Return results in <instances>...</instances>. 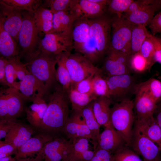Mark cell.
I'll list each match as a JSON object with an SVG mask.
<instances>
[{
  "label": "cell",
  "mask_w": 161,
  "mask_h": 161,
  "mask_svg": "<svg viewBox=\"0 0 161 161\" xmlns=\"http://www.w3.org/2000/svg\"><path fill=\"white\" fill-rule=\"evenodd\" d=\"M11 59L14 64L17 78L20 81L26 75L30 72L27 69L25 64L21 61L19 56Z\"/></svg>",
  "instance_id": "cell-45"
},
{
  "label": "cell",
  "mask_w": 161,
  "mask_h": 161,
  "mask_svg": "<svg viewBox=\"0 0 161 161\" xmlns=\"http://www.w3.org/2000/svg\"><path fill=\"white\" fill-rule=\"evenodd\" d=\"M28 99L14 88H1L0 120L17 119L24 111L25 102Z\"/></svg>",
  "instance_id": "cell-6"
},
{
  "label": "cell",
  "mask_w": 161,
  "mask_h": 161,
  "mask_svg": "<svg viewBox=\"0 0 161 161\" xmlns=\"http://www.w3.org/2000/svg\"><path fill=\"white\" fill-rule=\"evenodd\" d=\"M104 127V130L99 134L96 150L104 149L113 154L122 147L127 146L123 137L110 123Z\"/></svg>",
  "instance_id": "cell-17"
},
{
  "label": "cell",
  "mask_w": 161,
  "mask_h": 161,
  "mask_svg": "<svg viewBox=\"0 0 161 161\" xmlns=\"http://www.w3.org/2000/svg\"><path fill=\"white\" fill-rule=\"evenodd\" d=\"M41 160H44L41 151L37 154L35 157H32L24 159H18L16 160L15 161H39Z\"/></svg>",
  "instance_id": "cell-53"
},
{
  "label": "cell",
  "mask_w": 161,
  "mask_h": 161,
  "mask_svg": "<svg viewBox=\"0 0 161 161\" xmlns=\"http://www.w3.org/2000/svg\"><path fill=\"white\" fill-rule=\"evenodd\" d=\"M17 149L13 145L4 140H0V158L15 155Z\"/></svg>",
  "instance_id": "cell-47"
},
{
  "label": "cell",
  "mask_w": 161,
  "mask_h": 161,
  "mask_svg": "<svg viewBox=\"0 0 161 161\" xmlns=\"http://www.w3.org/2000/svg\"><path fill=\"white\" fill-rule=\"evenodd\" d=\"M133 0H108L107 10L111 15H120L126 12Z\"/></svg>",
  "instance_id": "cell-40"
},
{
  "label": "cell",
  "mask_w": 161,
  "mask_h": 161,
  "mask_svg": "<svg viewBox=\"0 0 161 161\" xmlns=\"http://www.w3.org/2000/svg\"><path fill=\"white\" fill-rule=\"evenodd\" d=\"M150 33L145 26L140 24H134L130 39V55L139 52L142 44Z\"/></svg>",
  "instance_id": "cell-34"
},
{
  "label": "cell",
  "mask_w": 161,
  "mask_h": 161,
  "mask_svg": "<svg viewBox=\"0 0 161 161\" xmlns=\"http://www.w3.org/2000/svg\"><path fill=\"white\" fill-rule=\"evenodd\" d=\"M45 97V96L40 94L33 95L29 99L32 102V103L25 109L28 121L37 131L41 124L47 107Z\"/></svg>",
  "instance_id": "cell-19"
},
{
  "label": "cell",
  "mask_w": 161,
  "mask_h": 161,
  "mask_svg": "<svg viewBox=\"0 0 161 161\" xmlns=\"http://www.w3.org/2000/svg\"><path fill=\"white\" fill-rule=\"evenodd\" d=\"M90 19L81 17L74 21L72 33L73 49L77 52L86 41L89 35Z\"/></svg>",
  "instance_id": "cell-26"
},
{
  "label": "cell",
  "mask_w": 161,
  "mask_h": 161,
  "mask_svg": "<svg viewBox=\"0 0 161 161\" xmlns=\"http://www.w3.org/2000/svg\"><path fill=\"white\" fill-rule=\"evenodd\" d=\"M39 161H44V160H40Z\"/></svg>",
  "instance_id": "cell-59"
},
{
  "label": "cell",
  "mask_w": 161,
  "mask_h": 161,
  "mask_svg": "<svg viewBox=\"0 0 161 161\" xmlns=\"http://www.w3.org/2000/svg\"><path fill=\"white\" fill-rule=\"evenodd\" d=\"M14 157H13L12 156L0 158V161H15Z\"/></svg>",
  "instance_id": "cell-55"
},
{
  "label": "cell",
  "mask_w": 161,
  "mask_h": 161,
  "mask_svg": "<svg viewBox=\"0 0 161 161\" xmlns=\"http://www.w3.org/2000/svg\"><path fill=\"white\" fill-rule=\"evenodd\" d=\"M23 21L17 39L19 57L26 63L41 52L40 42L42 37L35 24L34 13L23 10Z\"/></svg>",
  "instance_id": "cell-3"
},
{
  "label": "cell",
  "mask_w": 161,
  "mask_h": 161,
  "mask_svg": "<svg viewBox=\"0 0 161 161\" xmlns=\"http://www.w3.org/2000/svg\"><path fill=\"white\" fill-rule=\"evenodd\" d=\"M93 77H89L75 83L72 85L71 88L81 93L93 94L92 80Z\"/></svg>",
  "instance_id": "cell-44"
},
{
  "label": "cell",
  "mask_w": 161,
  "mask_h": 161,
  "mask_svg": "<svg viewBox=\"0 0 161 161\" xmlns=\"http://www.w3.org/2000/svg\"><path fill=\"white\" fill-rule=\"evenodd\" d=\"M149 27L153 35L161 33V11L154 16Z\"/></svg>",
  "instance_id": "cell-49"
},
{
  "label": "cell",
  "mask_w": 161,
  "mask_h": 161,
  "mask_svg": "<svg viewBox=\"0 0 161 161\" xmlns=\"http://www.w3.org/2000/svg\"><path fill=\"white\" fill-rule=\"evenodd\" d=\"M159 37L161 39V33H160V35Z\"/></svg>",
  "instance_id": "cell-58"
},
{
  "label": "cell",
  "mask_w": 161,
  "mask_h": 161,
  "mask_svg": "<svg viewBox=\"0 0 161 161\" xmlns=\"http://www.w3.org/2000/svg\"><path fill=\"white\" fill-rule=\"evenodd\" d=\"M92 92L97 97H109V89L106 78L98 74L95 75L92 80Z\"/></svg>",
  "instance_id": "cell-38"
},
{
  "label": "cell",
  "mask_w": 161,
  "mask_h": 161,
  "mask_svg": "<svg viewBox=\"0 0 161 161\" xmlns=\"http://www.w3.org/2000/svg\"><path fill=\"white\" fill-rule=\"evenodd\" d=\"M61 161H72L70 160L69 158L67 157L65 159H64V160H63Z\"/></svg>",
  "instance_id": "cell-56"
},
{
  "label": "cell",
  "mask_w": 161,
  "mask_h": 161,
  "mask_svg": "<svg viewBox=\"0 0 161 161\" xmlns=\"http://www.w3.org/2000/svg\"><path fill=\"white\" fill-rule=\"evenodd\" d=\"M111 104L110 100L107 97H98L93 101V112L100 126H105L110 123Z\"/></svg>",
  "instance_id": "cell-27"
},
{
  "label": "cell",
  "mask_w": 161,
  "mask_h": 161,
  "mask_svg": "<svg viewBox=\"0 0 161 161\" xmlns=\"http://www.w3.org/2000/svg\"><path fill=\"white\" fill-rule=\"evenodd\" d=\"M134 127L156 144L161 152V129L153 116L135 118Z\"/></svg>",
  "instance_id": "cell-22"
},
{
  "label": "cell",
  "mask_w": 161,
  "mask_h": 161,
  "mask_svg": "<svg viewBox=\"0 0 161 161\" xmlns=\"http://www.w3.org/2000/svg\"><path fill=\"white\" fill-rule=\"evenodd\" d=\"M89 161H114L112 153L102 149H96Z\"/></svg>",
  "instance_id": "cell-48"
},
{
  "label": "cell",
  "mask_w": 161,
  "mask_h": 161,
  "mask_svg": "<svg viewBox=\"0 0 161 161\" xmlns=\"http://www.w3.org/2000/svg\"><path fill=\"white\" fill-rule=\"evenodd\" d=\"M58 55L41 51L25 63L29 72L42 82L49 92L57 84L55 66Z\"/></svg>",
  "instance_id": "cell-5"
},
{
  "label": "cell",
  "mask_w": 161,
  "mask_h": 161,
  "mask_svg": "<svg viewBox=\"0 0 161 161\" xmlns=\"http://www.w3.org/2000/svg\"><path fill=\"white\" fill-rule=\"evenodd\" d=\"M17 43L0 24V55L7 59L19 57Z\"/></svg>",
  "instance_id": "cell-28"
},
{
  "label": "cell",
  "mask_w": 161,
  "mask_h": 161,
  "mask_svg": "<svg viewBox=\"0 0 161 161\" xmlns=\"http://www.w3.org/2000/svg\"><path fill=\"white\" fill-rule=\"evenodd\" d=\"M134 24L126 19L122 14L111 15L109 49L122 51L130 56V39Z\"/></svg>",
  "instance_id": "cell-7"
},
{
  "label": "cell",
  "mask_w": 161,
  "mask_h": 161,
  "mask_svg": "<svg viewBox=\"0 0 161 161\" xmlns=\"http://www.w3.org/2000/svg\"><path fill=\"white\" fill-rule=\"evenodd\" d=\"M18 90L28 100L36 94H40L46 97L50 93L44 83L30 73L18 82Z\"/></svg>",
  "instance_id": "cell-23"
},
{
  "label": "cell",
  "mask_w": 161,
  "mask_h": 161,
  "mask_svg": "<svg viewBox=\"0 0 161 161\" xmlns=\"http://www.w3.org/2000/svg\"><path fill=\"white\" fill-rule=\"evenodd\" d=\"M150 33L142 44L139 52L152 66L156 63L154 59V47Z\"/></svg>",
  "instance_id": "cell-42"
},
{
  "label": "cell",
  "mask_w": 161,
  "mask_h": 161,
  "mask_svg": "<svg viewBox=\"0 0 161 161\" xmlns=\"http://www.w3.org/2000/svg\"><path fill=\"white\" fill-rule=\"evenodd\" d=\"M136 89L146 93L157 104L161 101V81L157 79L152 78L138 83Z\"/></svg>",
  "instance_id": "cell-35"
},
{
  "label": "cell",
  "mask_w": 161,
  "mask_h": 161,
  "mask_svg": "<svg viewBox=\"0 0 161 161\" xmlns=\"http://www.w3.org/2000/svg\"><path fill=\"white\" fill-rule=\"evenodd\" d=\"M131 147L143 157L144 161H155L160 157L157 145L134 127Z\"/></svg>",
  "instance_id": "cell-13"
},
{
  "label": "cell",
  "mask_w": 161,
  "mask_h": 161,
  "mask_svg": "<svg viewBox=\"0 0 161 161\" xmlns=\"http://www.w3.org/2000/svg\"><path fill=\"white\" fill-rule=\"evenodd\" d=\"M19 120L17 119L0 120V139L4 138L15 125Z\"/></svg>",
  "instance_id": "cell-46"
},
{
  "label": "cell",
  "mask_w": 161,
  "mask_h": 161,
  "mask_svg": "<svg viewBox=\"0 0 161 161\" xmlns=\"http://www.w3.org/2000/svg\"><path fill=\"white\" fill-rule=\"evenodd\" d=\"M53 14L41 4L34 12L36 25L42 37L51 32L52 28Z\"/></svg>",
  "instance_id": "cell-29"
},
{
  "label": "cell",
  "mask_w": 161,
  "mask_h": 161,
  "mask_svg": "<svg viewBox=\"0 0 161 161\" xmlns=\"http://www.w3.org/2000/svg\"><path fill=\"white\" fill-rule=\"evenodd\" d=\"M109 89V97L114 104L130 99L134 95L137 83L131 74H124L105 78Z\"/></svg>",
  "instance_id": "cell-9"
},
{
  "label": "cell",
  "mask_w": 161,
  "mask_h": 161,
  "mask_svg": "<svg viewBox=\"0 0 161 161\" xmlns=\"http://www.w3.org/2000/svg\"><path fill=\"white\" fill-rule=\"evenodd\" d=\"M153 117L161 129V101L157 104V107L154 113Z\"/></svg>",
  "instance_id": "cell-52"
},
{
  "label": "cell",
  "mask_w": 161,
  "mask_h": 161,
  "mask_svg": "<svg viewBox=\"0 0 161 161\" xmlns=\"http://www.w3.org/2000/svg\"><path fill=\"white\" fill-rule=\"evenodd\" d=\"M133 101L135 118H141L153 116L157 104L145 92L136 89Z\"/></svg>",
  "instance_id": "cell-21"
},
{
  "label": "cell",
  "mask_w": 161,
  "mask_h": 161,
  "mask_svg": "<svg viewBox=\"0 0 161 161\" xmlns=\"http://www.w3.org/2000/svg\"><path fill=\"white\" fill-rule=\"evenodd\" d=\"M129 57L130 55L125 52L109 49L100 68L103 77L131 74Z\"/></svg>",
  "instance_id": "cell-10"
},
{
  "label": "cell",
  "mask_w": 161,
  "mask_h": 161,
  "mask_svg": "<svg viewBox=\"0 0 161 161\" xmlns=\"http://www.w3.org/2000/svg\"><path fill=\"white\" fill-rule=\"evenodd\" d=\"M134 110L133 101L126 99L113 104L111 108L110 116V124L130 148L135 120Z\"/></svg>",
  "instance_id": "cell-4"
},
{
  "label": "cell",
  "mask_w": 161,
  "mask_h": 161,
  "mask_svg": "<svg viewBox=\"0 0 161 161\" xmlns=\"http://www.w3.org/2000/svg\"><path fill=\"white\" fill-rule=\"evenodd\" d=\"M22 11L0 0V24L17 43L23 21Z\"/></svg>",
  "instance_id": "cell-11"
},
{
  "label": "cell",
  "mask_w": 161,
  "mask_h": 161,
  "mask_svg": "<svg viewBox=\"0 0 161 161\" xmlns=\"http://www.w3.org/2000/svg\"><path fill=\"white\" fill-rule=\"evenodd\" d=\"M63 133L72 141L80 138H86L91 143V133L81 113L71 111L69 117L64 127Z\"/></svg>",
  "instance_id": "cell-15"
},
{
  "label": "cell",
  "mask_w": 161,
  "mask_h": 161,
  "mask_svg": "<svg viewBox=\"0 0 161 161\" xmlns=\"http://www.w3.org/2000/svg\"><path fill=\"white\" fill-rule=\"evenodd\" d=\"M156 11V9L152 3L143 6L140 4L137 1H134L122 15L133 24H140L146 27L150 24Z\"/></svg>",
  "instance_id": "cell-16"
},
{
  "label": "cell",
  "mask_w": 161,
  "mask_h": 161,
  "mask_svg": "<svg viewBox=\"0 0 161 161\" xmlns=\"http://www.w3.org/2000/svg\"><path fill=\"white\" fill-rule=\"evenodd\" d=\"M71 111L81 113L83 109L97 97L93 94L80 93L71 87L68 92Z\"/></svg>",
  "instance_id": "cell-32"
},
{
  "label": "cell",
  "mask_w": 161,
  "mask_h": 161,
  "mask_svg": "<svg viewBox=\"0 0 161 161\" xmlns=\"http://www.w3.org/2000/svg\"><path fill=\"white\" fill-rule=\"evenodd\" d=\"M129 66L131 72L140 74L150 70L152 66L140 52L130 56Z\"/></svg>",
  "instance_id": "cell-36"
},
{
  "label": "cell",
  "mask_w": 161,
  "mask_h": 161,
  "mask_svg": "<svg viewBox=\"0 0 161 161\" xmlns=\"http://www.w3.org/2000/svg\"><path fill=\"white\" fill-rule=\"evenodd\" d=\"M54 91L47 96L48 102L41 124L37 130L53 137L61 136L70 111L68 92L57 83Z\"/></svg>",
  "instance_id": "cell-1"
},
{
  "label": "cell",
  "mask_w": 161,
  "mask_h": 161,
  "mask_svg": "<svg viewBox=\"0 0 161 161\" xmlns=\"http://www.w3.org/2000/svg\"><path fill=\"white\" fill-rule=\"evenodd\" d=\"M72 141L62 137L53 138L47 142L41 152L44 161H61L68 156Z\"/></svg>",
  "instance_id": "cell-14"
},
{
  "label": "cell",
  "mask_w": 161,
  "mask_h": 161,
  "mask_svg": "<svg viewBox=\"0 0 161 161\" xmlns=\"http://www.w3.org/2000/svg\"><path fill=\"white\" fill-rule=\"evenodd\" d=\"M108 0L96 3L91 0H79L78 4L83 17L92 19L98 17L107 12Z\"/></svg>",
  "instance_id": "cell-31"
},
{
  "label": "cell",
  "mask_w": 161,
  "mask_h": 161,
  "mask_svg": "<svg viewBox=\"0 0 161 161\" xmlns=\"http://www.w3.org/2000/svg\"><path fill=\"white\" fill-rule=\"evenodd\" d=\"M8 59L0 56V82L5 87H11L7 82L5 76V69Z\"/></svg>",
  "instance_id": "cell-51"
},
{
  "label": "cell",
  "mask_w": 161,
  "mask_h": 161,
  "mask_svg": "<svg viewBox=\"0 0 161 161\" xmlns=\"http://www.w3.org/2000/svg\"><path fill=\"white\" fill-rule=\"evenodd\" d=\"M5 72L7 80L11 87L18 89V82L15 81L17 78L12 59L7 60L5 67Z\"/></svg>",
  "instance_id": "cell-43"
},
{
  "label": "cell",
  "mask_w": 161,
  "mask_h": 161,
  "mask_svg": "<svg viewBox=\"0 0 161 161\" xmlns=\"http://www.w3.org/2000/svg\"><path fill=\"white\" fill-rule=\"evenodd\" d=\"M90 19L89 36L77 52L81 54L96 66L103 61L109 49L111 15L106 12L100 17Z\"/></svg>",
  "instance_id": "cell-2"
},
{
  "label": "cell",
  "mask_w": 161,
  "mask_h": 161,
  "mask_svg": "<svg viewBox=\"0 0 161 161\" xmlns=\"http://www.w3.org/2000/svg\"><path fill=\"white\" fill-rule=\"evenodd\" d=\"M6 4L21 10L34 12L42 4L39 0H1Z\"/></svg>",
  "instance_id": "cell-39"
},
{
  "label": "cell",
  "mask_w": 161,
  "mask_h": 161,
  "mask_svg": "<svg viewBox=\"0 0 161 161\" xmlns=\"http://www.w3.org/2000/svg\"><path fill=\"white\" fill-rule=\"evenodd\" d=\"M40 49L41 51L54 55L71 52L73 49L72 36L53 32L46 34L41 39Z\"/></svg>",
  "instance_id": "cell-12"
},
{
  "label": "cell",
  "mask_w": 161,
  "mask_h": 161,
  "mask_svg": "<svg viewBox=\"0 0 161 161\" xmlns=\"http://www.w3.org/2000/svg\"><path fill=\"white\" fill-rule=\"evenodd\" d=\"M93 101L83 109L81 112V115L90 131L92 137L91 143L93 144L94 150L95 151L97 146L98 140L100 134V126L97 122L93 112Z\"/></svg>",
  "instance_id": "cell-30"
},
{
  "label": "cell",
  "mask_w": 161,
  "mask_h": 161,
  "mask_svg": "<svg viewBox=\"0 0 161 161\" xmlns=\"http://www.w3.org/2000/svg\"><path fill=\"white\" fill-rule=\"evenodd\" d=\"M77 19L76 16L69 11L53 14L52 28L50 32L72 36L74 23Z\"/></svg>",
  "instance_id": "cell-24"
},
{
  "label": "cell",
  "mask_w": 161,
  "mask_h": 161,
  "mask_svg": "<svg viewBox=\"0 0 161 161\" xmlns=\"http://www.w3.org/2000/svg\"><path fill=\"white\" fill-rule=\"evenodd\" d=\"M155 161H161V158L160 157L158 159H157Z\"/></svg>",
  "instance_id": "cell-57"
},
{
  "label": "cell",
  "mask_w": 161,
  "mask_h": 161,
  "mask_svg": "<svg viewBox=\"0 0 161 161\" xmlns=\"http://www.w3.org/2000/svg\"><path fill=\"white\" fill-rule=\"evenodd\" d=\"M138 3L143 6H147L152 4L154 0H137Z\"/></svg>",
  "instance_id": "cell-54"
},
{
  "label": "cell",
  "mask_w": 161,
  "mask_h": 161,
  "mask_svg": "<svg viewBox=\"0 0 161 161\" xmlns=\"http://www.w3.org/2000/svg\"><path fill=\"white\" fill-rule=\"evenodd\" d=\"M70 52H64L58 55L57 62V68L56 69V78L63 88L68 92L71 89L72 80L65 65L66 58Z\"/></svg>",
  "instance_id": "cell-33"
},
{
  "label": "cell",
  "mask_w": 161,
  "mask_h": 161,
  "mask_svg": "<svg viewBox=\"0 0 161 161\" xmlns=\"http://www.w3.org/2000/svg\"><path fill=\"white\" fill-rule=\"evenodd\" d=\"M125 146L112 154L114 161H143L137 154Z\"/></svg>",
  "instance_id": "cell-41"
},
{
  "label": "cell",
  "mask_w": 161,
  "mask_h": 161,
  "mask_svg": "<svg viewBox=\"0 0 161 161\" xmlns=\"http://www.w3.org/2000/svg\"><path fill=\"white\" fill-rule=\"evenodd\" d=\"M37 132L31 125L19 120L4 137V141L14 145L17 149Z\"/></svg>",
  "instance_id": "cell-20"
},
{
  "label": "cell",
  "mask_w": 161,
  "mask_h": 161,
  "mask_svg": "<svg viewBox=\"0 0 161 161\" xmlns=\"http://www.w3.org/2000/svg\"><path fill=\"white\" fill-rule=\"evenodd\" d=\"M78 0H46L42 5L54 14L63 11H69Z\"/></svg>",
  "instance_id": "cell-37"
},
{
  "label": "cell",
  "mask_w": 161,
  "mask_h": 161,
  "mask_svg": "<svg viewBox=\"0 0 161 161\" xmlns=\"http://www.w3.org/2000/svg\"><path fill=\"white\" fill-rule=\"evenodd\" d=\"M89 140L84 138L73 140L67 157L72 161H89L95 153V150L89 149Z\"/></svg>",
  "instance_id": "cell-25"
},
{
  "label": "cell",
  "mask_w": 161,
  "mask_h": 161,
  "mask_svg": "<svg viewBox=\"0 0 161 161\" xmlns=\"http://www.w3.org/2000/svg\"><path fill=\"white\" fill-rule=\"evenodd\" d=\"M54 137L45 133L37 132L18 149L14 157L16 160L32 157L42 149L45 144Z\"/></svg>",
  "instance_id": "cell-18"
},
{
  "label": "cell",
  "mask_w": 161,
  "mask_h": 161,
  "mask_svg": "<svg viewBox=\"0 0 161 161\" xmlns=\"http://www.w3.org/2000/svg\"><path fill=\"white\" fill-rule=\"evenodd\" d=\"M151 37L154 47L155 61L161 64V39L152 34Z\"/></svg>",
  "instance_id": "cell-50"
},
{
  "label": "cell",
  "mask_w": 161,
  "mask_h": 161,
  "mask_svg": "<svg viewBox=\"0 0 161 161\" xmlns=\"http://www.w3.org/2000/svg\"><path fill=\"white\" fill-rule=\"evenodd\" d=\"M65 65L72 80V86L96 75H103L100 68L79 53H69L66 59Z\"/></svg>",
  "instance_id": "cell-8"
}]
</instances>
